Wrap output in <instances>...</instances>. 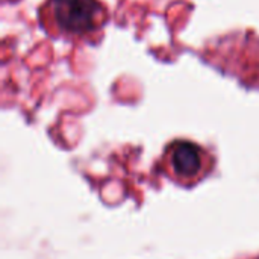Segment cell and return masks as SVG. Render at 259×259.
<instances>
[{
	"instance_id": "cell-1",
	"label": "cell",
	"mask_w": 259,
	"mask_h": 259,
	"mask_svg": "<svg viewBox=\"0 0 259 259\" xmlns=\"http://www.w3.org/2000/svg\"><path fill=\"white\" fill-rule=\"evenodd\" d=\"M44 21L62 35H88L106 21V8L99 0H47L42 8Z\"/></svg>"
},
{
	"instance_id": "cell-2",
	"label": "cell",
	"mask_w": 259,
	"mask_h": 259,
	"mask_svg": "<svg viewBox=\"0 0 259 259\" xmlns=\"http://www.w3.org/2000/svg\"><path fill=\"white\" fill-rule=\"evenodd\" d=\"M171 164L175 171L184 178L196 176L202 168L200 149L188 141L179 143L171 153Z\"/></svg>"
}]
</instances>
